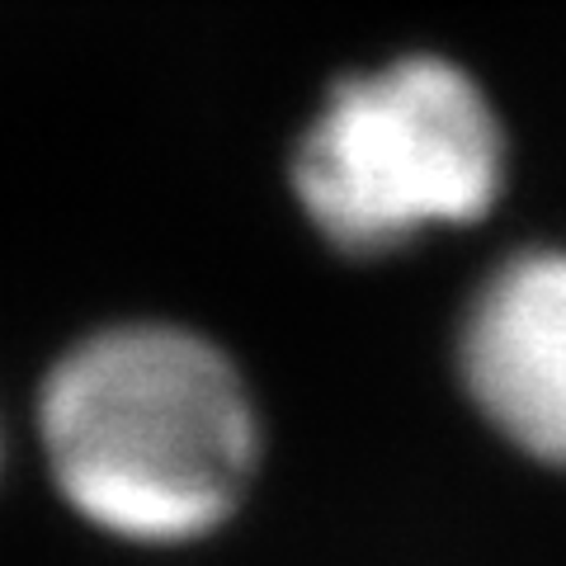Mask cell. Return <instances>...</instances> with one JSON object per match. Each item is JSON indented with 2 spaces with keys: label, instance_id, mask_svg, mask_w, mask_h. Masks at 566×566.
<instances>
[{
  "label": "cell",
  "instance_id": "cell-1",
  "mask_svg": "<svg viewBox=\"0 0 566 566\" xmlns=\"http://www.w3.org/2000/svg\"><path fill=\"white\" fill-rule=\"evenodd\" d=\"M62 501L123 543H193L251 491L260 420L232 359L185 326L123 322L76 340L39 392Z\"/></svg>",
  "mask_w": 566,
  "mask_h": 566
},
{
  "label": "cell",
  "instance_id": "cell-3",
  "mask_svg": "<svg viewBox=\"0 0 566 566\" xmlns=\"http://www.w3.org/2000/svg\"><path fill=\"white\" fill-rule=\"evenodd\" d=\"M458 374L505 444L566 468V251H524L476 289Z\"/></svg>",
  "mask_w": 566,
  "mask_h": 566
},
{
  "label": "cell",
  "instance_id": "cell-2",
  "mask_svg": "<svg viewBox=\"0 0 566 566\" xmlns=\"http://www.w3.org/2000/svg\"><path fill=\"white\" fill-rule=\"evenodd\" d=\"M505 185V137L463 66L401 57L331 91L297 142L293 189L312 227L378 255L430 227L486 218Z\"/></svg>",
  "mask_w": 566,
  "mask_h": 566
}]
</instances>
